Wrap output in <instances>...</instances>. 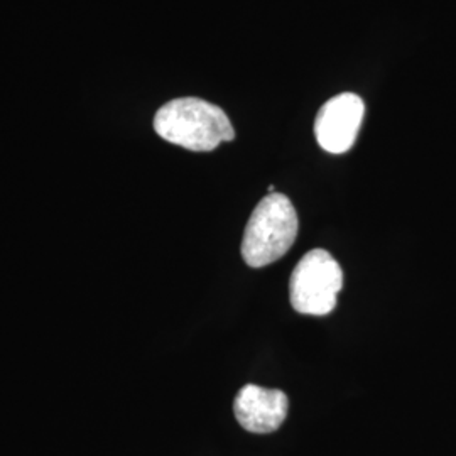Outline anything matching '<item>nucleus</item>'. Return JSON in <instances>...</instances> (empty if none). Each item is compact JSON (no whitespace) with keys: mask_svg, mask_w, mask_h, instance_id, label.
Segmentation results:
<instances>
[{"mask_svg":"<svg viewBox=\"0 0 456 456\" xmlns=\"http://www.w3.org/2000/svg\"><path fill=\"white\" fill-rule=\"evenodd\" d=\"M154 131L175 146L210 152L235 137L227 114L207 100L176 98L163 105L154 117Z\"/></svg>","mask_w":456,"mask_h":456,"instance_id":"f257e3e1","label":"nucleus"},{"mask_svg":"<svg viewBox=\"0 0 456 456\" xmlns=\"http://www.w3.org/2000/svg\"><path fill=\"white\" fill-rule=\"evenodd\" d=\"M299 218L291 200L269 193L254 208L245 227L242 257L250 267H265L279 261L297 237Z\"/></svg>","mask_w":456,"mask_h":456,"instance_id":"f03ea898","label":"nucleus"},{"mask_svg":"<svg viewBox=\"0 0 456 456\" xmlns=\"http://www.w3.org/2000/svg\"><path fill=\"white\" fill-rule=\"evenodd\" d=\"M343 288V271L323 248L310 250L294 267L289 299L294 310L310 316H325L335 310Z\"/></svg>","mask_w":456,"mask_h":456,"instance_id":"7ed1b4c3","label":"nucleus"},{"mask_svg":"<svg viewBox=\"0 0 456 456\" xmlns=\"http://www.w3.org/2000/svg\"><path fill=\"white\" fill-rule=\"evenodd\" d=\"M365 115V103L355 94L328 100L318 112L314 134L318 144L331 154H343L355 144Z\"/></svg>","mask_w":456,"mask_h":456,"instance_id":"20e7f679","label":"nucleus"},{"mask_svg":"<svg viewBox=\"0 0 456 456\" xmlns=\"http://www.w3.org/2000/svg\"><path fill=\"white\" fill-rule=\"evenodd\" d=\"M289 401L279 389H265L254 384L242 387L235 401L233 412L239 424L256 435H267L286 421Z\"/></svg>","mask_w":456,"mask_h":456,"instance_id":"39448f33","label":"nucleus"}]
</instances>
